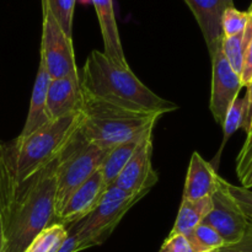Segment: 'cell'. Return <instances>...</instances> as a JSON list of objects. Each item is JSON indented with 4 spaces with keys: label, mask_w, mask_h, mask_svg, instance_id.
Segmentation results:
<instances>
[{
    "label": "cell",
    "mask_w": 252,
    "mask_h": 252,
    "mask_svg": "<svg viewBox=\"0 0 252 252\" xmlns=\"http://www.w3.org/2000/svg\"><path fill=\"white\" fill-rule=\"evenodd\" d=\"M84 93L134 112L164 116L177 110L176 103L153 93L133 74L130 68L113 63L103 52L89 54L80 75Z\"/></svg>",
    "instance_id": "obj_1"
},
{
    "label": "cell",
    "mask_w": 252,
    "mask_h": 252,
    "mask_svg": "<svg viewBox=\"0 0 252 252\" xmlns=\"http://www.w3.org/2000/svg\"><path fill=\"white\" fill-rule=\"evenodd\" d=\"M252 38V17L250 15L246 29L243 33L236 34L231 37H223L221 41V51L228 61L229 65L233 68L236 74L240 75L243 70L244 53H245L246 46Z\"/></svg>",
    "instance_id": "obj_20"
},
{
    "label": "cell",
    "mask_w": 252,
    "mask_h": 252,
    "mask_svg": "<svg viewBox=\"0 0 252 252\" xmlns=\"http://www.w3.org/2000/svg\"><path fill=\"white\" fill-rule=\"evenodd\" d=\"M218 252H252V218H249L248 228L241 240L233 245H225Z\"/></svg>",
    "instance_id": "obj_29"
},
{
    "label": "cell",
    "mask_w": 252,
    "mask_h": 252,
    "mask_svg": "<svg viewBox=\"0 0 252 252\" xmlns=\"http://www.w3.org/2000/svg\"><path fill=\"white\" fill-rule=\"evenodd\" d=\"M212 91L211 112L217 123L223 126L225 116L239 93L244 88L241 78L229 65L221 46L212 57Z\"/></svg>",
    "instance_id": "obj_9"
},
{
    "label": "cell",
    "mask_w": 252,
    "mask_h": 252,
    "mask_svg": "<svg viewBox=\"0 0 252 252\" xmlns=\"http://www.w3.org/2000/svg\"><path fill=\"white\" fill-rule=\"evenodd\" d=\"M154 128L155 127L149 128V129H147L145 132L133 137L132 139L126 140V142L117 144L116 147L111 148V149L108 150L107 155H106L105 160H103L100 169L108 187L115 182V180L117 179L120 172L122 171V169L126 166V164L129 161V159L133 157L135 150H137L138 148L140 147V144L144 142L145 138H147L150 133L154 132Z\"/></svg>",
    "instance_id": "obj_18"
},
{
    "label": "cell",
    "mask_w": 252,
    "mask_h": 252,
    "mask_svg": "<svg viewBox=\"0 0 252 252\" xmlns=\"http://www.w3.org/2000/svg\"><path fill=\"white\" fill-rule=\"evenodd\" d=\"M108 150L86 140L78 130L58 157L56 175V221L69 197L101 169Z\"/></svg>",
    "instance_id": "obj_5"
},
{
    "label": "cell",
    "mask_w": 252,
    "mask_h": 252,
    "mask_svg": "<svg viewBox=\"0 0 252 252\" xmlns=\"http://www.w3.org/2000/svg\"><path fill=\"white\" fill-rule=\"evenodd\" d=\"M91 2L95 7L98 22H100L103 48H105L103 53L115 64L122 68H128L129 65L126 59L120 32H118L117 21H116L113 0H91Z\"/></svg>",
    "instance_id": "obj_15"
},
{
    "label": "cell",
    "mask_w": 252,
    "mask_h": 252,
    "mask_svg": "<svg viewBox=\"0 0 252 252\" xmlns=\"http://www.w3.org/2000/svg\"><path fill=\"white\" fill-rule=\"evenodd\" d=\"M107 189L108 186L103 179L102 172L98 170L69 197L54 224L58 223L68 228L84 220L95 211Z\"/></svg>",
    "instance_id": "obj_11"
},
{
    "label": "cell",
    "mask_w": 252,
    "mask_h": 252,
    "mask_svg": "<svg viewBox=\"0 0 252 252\" xmlns=\"http://www.w3.org/2000/svg\"><path fill=\"white\" fill-rule=\"evenodd\" d=\"M228 189L231 196L234 197L238 204L240 206L241 211L245 213L246 217L252 218V191L245 189L243 186H234L228 182Z\"/></svg>",
    "instance_id": "obj_27"
},
{
    "label": "cell",
    "mask_w": 252,
    "mask_h": 252,
    "mask_svg": "<svg viewBox=\"0 0 252 252\" xmlns=\"http://www.w3.org/2000/svg\"><path fill=\"white\" fill-rule=\"evenodd\" d=\"M81 112L51 121L27 137H17L9 147L17 185L27 181L58 159L68 143L78 133Z\"/></svg>",
    "instance_id": "obj_4"
},
{
    "label": "cell",
    "mask_w": 252,
    "mask_h": 252,
    "mask_svg": "<svg viewBox=\"0 0 252 252\" xmlns=\"http://www.w3.org/2000/svg\"><path fill=\"white\" fill-rule=\"evenodd\" d=\"M68 229V239L65 240V243L62 245V248L59 249L58 252H80L83 250H86L89 248H93L94 244L93 241L89 240V239L83 238L78 231L74 228L69 226Z\"/></svg>",
    "instance_id": "obj_26"
},
{
    "label": "cell",
    "mask_w": 252,
    "mask_h": 252,
    "mask_svg": "<svg viewBox=\"0 0 252 252\" xmlns=\"http://www.w3.org/2000/svg\"><path fill=\"white\" fill-rule=\"evenodd\" d=\"M145 194V192L128 193L118 187L110 186L106 189L95 211L84 220L70 226L83 238L90 239L95 246L101 245L112 234L127 212Z\"/></svg>",
    "instance_id": "obj_6"
},
{
    "label": "cell",
    "mask_w": 252,
    "mask_h": 252,
    "mask_svg": "<svg viewBox=\"0 0 252 252\" xmlns=\"http://www.w3.org/2000/svg\"><path fill=\"white\" fill-rule=\"evenodd\" d=\"M212 207H213L212 197H206L196 201L182 199L171 234H181L185 236L191 235L194 229L203 223Z\"/></svg>",
    "instance_id": "obj_19"
},
{
    "label": "cell",
    "mask_w": 252,
    "mask_h": 252,
    "mask_svg": "<svg viewBox=\"0 0 252 252\" xmlns=\"http://www.w3.org/2000/svg\"><path fill=\"white\" fill-rule=\"evenodd\" d=\"M159 252H194L189 238L181 234H171L162 243Z\"/></svg>",
    "instance_id": "obj_28"
},
{
    "label": "cell",
    "mask_w": 252,
    "mask_h": 252,
    "mask_svg": "<svg viewBox=\"0 0 252 252\" xmlns=\"http://www.w3.org/2000/svg\"><path fill=\"white\" fill-rule=\"evenodd\" d=\"M81 96L79 132L86 140L106 150L155 127L161 117L126 110L89 95L83 90Z\"/></svg>",
    "instance_id": "obj_3"
},
{
    "label": "cell",
    "mask_w": 252,
    "mask_h": 252,
    "mask_svg": "<svg viewBox=\"0 0 252 252\" xmlns=\"http://www.w3.org/2000/svg\"><path fill=\"white\" fill-rule=\"evenodd\" d=\"M153 139L154 132L145 138L111 186L118 187L128 193H148L157 185L158 174L152 162Z\"/></svg>",
    "instance_id": "obj_10"
},
{
    "label": "cell",
    "mask_w": 252,
    "mask_h": 252,
    "mask_svg": "<svg viewBox=\"0 0 252 252\" xmlns=\"http://www.w3.org/2000/svg\"><path fill=\"white\" fill-rule=\"evenodd\" d=\"M249 14H250L251 17H252V4H251V6H250V10H249Z\"/></svg>",
    "instance_id": "obj_33"
},
{
    "label": "cell",
    "mask_w": 252,
    "mask_h": 252,
    "mask_svg": "<svg viewBox=\"0 0 252 252\" xmlns=\"http://www.w3.org/2000/svg\"><path fill=\"white\" fill-rule=\"evenodd\" d=\"M80 75L52 79L47 91V110L52 121L80 111Z\"/></svg>",
    "instance_id": "obj_13"
},
{
    "label": "cell",
    "mask_w": 252,
    "mask_h": 252,
    "mask_svg": "<svg viewBox=\"0 0 252 252\" xmlns=\"http://www.w3.org/2000/svg\"><path fill=\"white\" fill-rule=\"evenodd\" d=\"M76 0H42V6L51 11L54 19L62 27L64 33L71 38L73 32V17Z\"/></svg>",
    "instance_id": "obj_24"
},
{
    "label": "cell",
    "mask_w": 252,
    "mask_h": 252,
    "mask_svg": "<svg viewBox=\"0 0 252 252\" xmlns=\"http://www.w3.org/2000/svg\"><path fill=\"white\" fill-rule=\"evenodd\" d=\"M244 118H245V100L238 97L234 101L233 105L230 106V108H229L223 126H221V127H223V142H221L220 144V149L217 153V162H218L219 158H220L221 155V152L224 150V148H225L226 143L230 139L231 135H233L239 128H243Z\"/></svg>",
    "instance_id": "obj_23"
},
{
    "label": "cell",
    "mask_w": 252,
    "mask_h": 252,
    "mask_svg": "<svg viewBox=\"0 0 252 252\" xmlns=\"http://www.w3.org/2000/svg\"><path fill=\"white\" fill-rule=\"evenodd\" d=\"M198 22L211 58L221 46V16L234 0H185Z\"/></svg>",
    "instance_id": "obj_12"
},
{
    "label": "cell",
    "mask_w": 252,
    "mask_h": 252,
    "mask_svg": "<svg viewBox=\"0 0 252 252\" xmlns=\"http://www.w3.org/2000/svg\"><path fill=\"white\" fill-rule=\"evenodd\" d=\"M68 235V229L64 225L51 224L31 241L25 252H58Z\"/></svg>",
    "instance_id": "obj_21"
},
{
    "label": "cell",
    "mask_w": 252,
    "mask_h": 252,
    "mask_svg": "<svg viewBox=\"0 0 252 252\" xmlns=\"http://www.w3.org/2000/svg\"><path fill=\"white\" fill-rule=\"evenodd\" d=\"M246 88H248V93L244 97L245 100V118H244L243 128L246 130V133H250L252 129V80Z\"/></svg>",
    "instance_id": "obj_31"
},
{
    "label": "cell",
    "mask_w": 252,
    "mask_h": 252,
    "mask_svg": "<svg viewBox=\"0 0 252 252\" xmlns=\"http://www.w3.org/2000/svg\"><path fill=\"white\" fill-rule=\"evenodd\" d=\"M241 83L243 86H248L252 80V38L246 46L245 53H244V62H243V70L240 74Z\"/></svg>",
    "instance_id": "obj_30"
},
{
    "label": "cell",
    "mask_w": 252,
    "mask_h": 252,
    "mask_svg": "<svg viewBox=\"0 0 252 252\" xmlns=\"http://www.w3.org/2000/svg\"><path fill=\"white\" fill-rule=\"evenodd\" d=\"M43 11L41 41V63L51 79L78 76L79 70L74 53L73 39L66 36L46 6Z\"/></svg>",
    "instance_id": "obj_7"
},
{
    "label": "cell",
    "mask_w": 252,
    "mask_h": 252,
    "mask_svg": "<svg viewBox=\"0 0 252 252\" xmlns=\"http://www.w3.org/2000/svg\"><path fill=\"white\" fill-rule=\"evenodd\" d=\"M194 252H218L225 246L221 236L207 224H199L193 233L187 236Z\"/></svg>",
    "instance_id": "obj_22"
},
{
    "label": "cell",
    "mask_w": 252,
    "mask_h": 252,
    "mask_svg": "<svg viewBox=\"0 0 252 252\" xmlns=\"http://www.w3.org/2000/svg\"><path fill=\"white\" fill-rule=\"evenodd\" d=\"M219 175L213 165L194 152L189 160L182 199H196L212 197L218 186Z\"/></svg>",
    "instance_id": "obj_14"
},
{
    "label": "cell",
    "mask_w": 252,
    "mask_h": 252,
    "mask_svg": "<svg viewBox=\"0 0 252 252\" xmlns=\"http://www.w3.org/2000/svg\"><path fill=\"white\" fill-rule=\"evenodd\" d=\"M212 207L203 224L213 228L225 245H233L241 240L248 228L249 217L241 211L238 202L234 199L228 189V181L219 176L218 186L212 194Z\"/></svg>",
    "instance_id": "obj_8"
},
{
    "label": "cell",
    "mask_w": 252,
    "mask_h": 252,
    "mask_svg": "<svg viewBox=\"0 0 252 252\" xmlns=\"http://www.w3.org/2000/svg\"><path fill=\"white\" fill-rule=\"evenodd\" d=\"M51 80V76L47 73L44 65L39 62L38 73L34 80L31 101H30L29 113H27L26 122L19 137H27L52 121L47 110V91H48Z\"/></svg>",
    "instance_id": "obj_16"
},
{
    "label": "cell",
    "mask_w": 252,
    "mask_h": 252,
    "mask_svg": "<svg viewBox=\"0 0 252 252\" xmlns=\"http://www.w3.org/2000/svg\"><path fill=\"white\" fill-rule=\"evenodd\" d=\"M58 159L17 185L4 236V252H25L31 241L56 218Z\"/></svg>",
    "instance_id": "obj_2"
},
{
    "label": "cell",
    "mask_w": 252,
    "mask_h": 252,
    "mask_svg": "<svg viewBox=\"0 0 252 252\" xmlns=\"http://www.w3.org/2000/svg\"><path fill=\"white\" fill-rule=\"evenodd\" d=\"M252 147V129L250 133H248V138H246V142L245 144H244L243 149H248V148Z\"/></svg>",
    "instance_id": "obj_32"
},
{
    "label": "cell",
    "mask_w": 252,
    "mask_h": 252,
    "mask_svg": "<svg viewBox=\"0 0 252 252\" xmlns=\"http://www.w3.org/2000/svg\"><path fill=\"white\" fill-rule=\"evenodd\" d=\"M17 182L9 147L0 140V252H4V236L10 211L16 196Z\"/></svg>",
    "instance_id": "obj_17"
},
{
    "label": "cell",
    "mask_w": 252,
    "mask_h": 252,
    "mask_svg": "<svg viewBox=\"0 0 252 252\" xmlns=\"http://www.w3.org/2000/svg\"><path fill=\"white\" fill-rule=\"evenodd\" d=\"M250 14L249 11H240L235 6L228 7L221 16V32L223 37H231L245 31Z\"/></svg>",
    "instance_id": "obj_25"
}]
</instances>
